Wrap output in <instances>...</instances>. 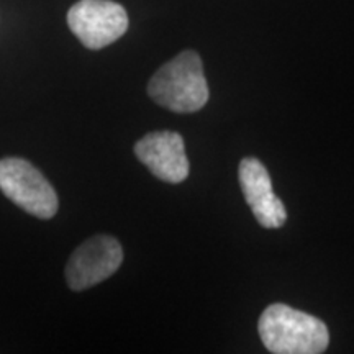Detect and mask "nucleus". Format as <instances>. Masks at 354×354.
<instances>
[{"instance_id": "obj_6", "label": "nucleus", "mask_w": 354, "mask_h": 354, "mask_svg": "<svg viewBox=\"0 0 354 354\" xmlns=\"http://www.w3.org/2000/svg\"><path fill=\"white\" fill-rule=\"evenodd\" d=\"M135 154L158 179L179 184L189 176L184 140L176 131H154L135 145Z\"/></svg>"}, {"instance_id": "obj_3", "label": "nucleus", "mask_w": 354, "mask_h": 354, "mask_svg": "<svg viewBox=\"0 0 354 354\" xmlns=\"http://www.w3.org/2000/svg\"><path fill=\"white\" fill-rule=\"evenodd\" d=\"M0 190L6 197L38 218H53L57 212V196L46 177L20 158L0 161Z\"/></svg>"}, {"instance_id": "obj_5", "label": "nucleus", "mask_w": 354, "mask_h": 354, "mask_svg": "<svg viewBox=\"0 0 354 354\" xmlns=\"http://www.w3.org/2000/svg\"><path fill=\"white\" fill-rule=\"evenodd\" d=\"M123 263L122 245L109 234L84 241L66 264V281L73 290L91 289L113 276Z\"/></svg>"}, {"instance_id": "obj_2", "label": "nucleus", "mask_w": 354, "mask_h": 354, "mask_svg": "<svg viewBox=\"0 0 354 354\" xmlns=\"http://www.w3.org/2000/svg\"><path fill=\"white\" fill-rule=\"evenodd\" d=\"M148 94L158 105L176 113H192L209 100V84L201 56L183 51L161 66L148 84Z\"/></svg>"}, {"instance_id": "obj_4", "label": "nucleus", "mask_w": 354, "mask_h": 354, "mask_svg": "<svg viewBox=\"0 0 354 354\" xmlns=\"http://www.w3.org/2000/svg\"><path fill=\"white\" fill-rule=\"evenodd\" d=\"M68 25L84 46L102 50L125 35L128 15L112 0H79L69 8Z\"/></svg>"}, {"instance_id": "obj_1", "label": "nucleus", "mask_w": 354, "mask_h": 354, "mask_svg": "<svg viewBox=\"0 0 354 354\" xmlns=\"http://www.w3.org/2000/svg\"><path fill=\"white\" fill-rule=\"evenodd\" d=\"M259 336L274 354H320L328 348L330 333L320 318L284 304H272L259 318Z\"/></svg>"}, {"instance_id": "obj_7", "label": "nucleus", "mask_w": 354, "mask_h": 354, "mask_svg": "<svg viewBox=\"0 0 354 354\" xmlns=\"http://www.w3.org/2000/svg\"><path fill=\"white\" fill-rule=\"evenodd\" d=\"M238 179L248 205L258 223L264 228H281L287 220L284 203L272 190L271 176L256 158H245L240 162Z\"/></svg>"}]
</instances>
